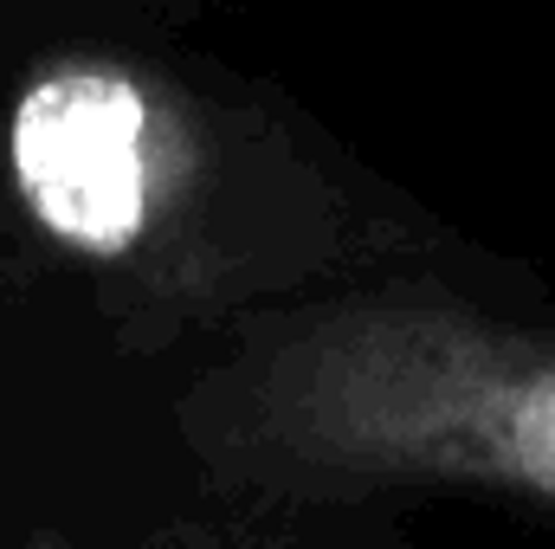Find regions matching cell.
Here are the masks:
<instances>
[{
	"label": "cell",
	"mask_w": 555,
	"mask_h": 549,
	"mask_svg": "<svg viewBox=\"0 0 555 549\" xmlns=\"http://www.w3.org/2000/svg\"><path fill=\"white\" fill-rule=\"evenodd\" d=\"M220 452L291 485L472 478L555 505V349L452 310L349 304L272 343Z\"/></svg>",
	"instance_id": "6da1fadb"
},
{
	"label": "cell",
	"mask_w": 555,
	"mask_h": 549,
	"mask_svg": "<svg viewBox=\"0 0 555 549\" xmlns=\"http://www.w3.org/2000/svg\"><path fill=\"white\" fill-rule=\"evenodd\" d=\"M7 168L46 240L78 259H124L162 220L175 188V137L124 65H52L7 117Z\"/></svg>",
	"instance_id": "7a4b0ae2"
},
{
	"label": "cell",
	"mask_w": 555,
	"mask_h": 549,
	"mask_svg": "<svg viewBox=\"0 0 555 549\" xmlns=\"http://www.w3.org/2000/svg\"><path fill=\"white\" fill-rule=\"evenodd\" d=\"M26 549H65V544H52V537H33V544H26Z\"/></svg>",
	"instance_id": "3957f363"
}]
</instances>
